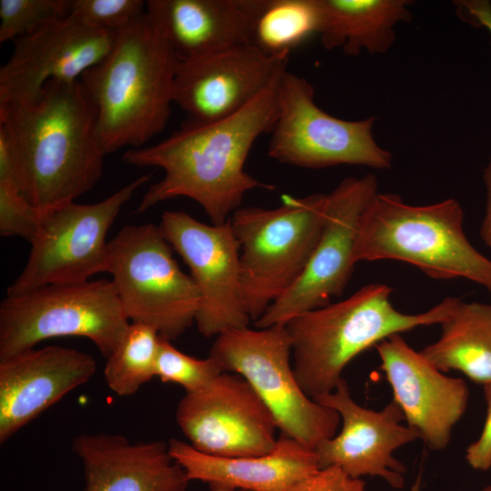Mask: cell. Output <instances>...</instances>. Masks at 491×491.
<instances>
[{
	"label": "cell",
	"mask_w": 491,
	"mask_h": 491,
	"mask_svg": "<svg viewBox=\"0 0 491 491\" xmlns=\"http://www.w3.org/2000/svg\"><path fill=\"white\" fill-rule=\"evenodd\" d=\"M282 73L247 105L227 118L200 125L185 123L156 145L126 150L122 155L125 163L157 166L165 172L164 177L145 193L137 212L185 196L204 208L212 224L223 225L240 207L246 192L258 187L274 189V185L247 174L245 164L256 139L273 129Z\"/></svg>",
	"instance_id": "cell-1"
},
{
	"label": "cell",
	"mask_w": 491,
	"mask_h": 491,
	"mask_svg": "<svg viewBox=\"0 0 491 491\" xmlns=\"http://www.w3.org/2000/svg\"><path fill=\"white\" fill-rule=\"evenodd\" d=\"M0 127L15 153L20 190L39 209L75 201L102 176L107 154L79 80H51L32 102L0 103Z\"/></svg>",
	"instance_id": "cell-2"
},
{
	"label": "cell",
	"mask_w": 491,
	"mask_h": 491,
	"mask_svg": "<svg viewBox=\"0 0 491 491\" xmlns=\"http://www.w3.org/2000/svg\"><path fill=\"white\" fill-rule=\"evenodd\" d=\"M178 61L145 13L117 31L108 54L81 75L106 154L141 148L165 128Z\"/></svg>",
	"instance_id": "cell-3"
},
{
	"label": "cell",
	"mask_w": 491,
	"mask_h": 491,
	"mask_svg": "<svg viewBox=\"0 0 491 491\" xmlns=\"http://www.w3.org/2000/svg\"><path fill=\"white\" fill-rule=\"evenodd\" d=\"M392 290L386 284H369L286 324L292 339L293 369L308 396L315 399L332 392L345 367L362 352L392 335L440 325L461 301L447 296L427 311L405 314L392 305Z\"/></svg>",
	"instance_id": "cell-4"
},
{
	"label": "cell",
	"mask_w": 491,
	"mask_h": 491,
	"mask_svg": "<svg viewBox=\"0 0 491 491\" xmlns=\"http://www.w3.org/2000/svg\"><path fill=\"white\" fill-rule=\"evenodd\" d=\"M463 221L454 198L411 205L397 195L378 192L362 215L354 262L402 261L431 278H466L491 293V260L468 241Z\"/></svg>",
	"instance_id": "cell-5"
},
{
	"label": "cell",
	"mask_w": 491,
	"mask_h": 491,
	"mask_svg": "<svg viewBox=\"0 0 491 491\" xmlns=\"http://www.w3.org/2000/svg\"><path fill=\"white\" fill-rule=\"evenodd\" d=\"M282 199L275 208L239 207L230 219L240 247L243 298L254 322L301 277L325 224L326 194Z\"/></svg>",
	"instance_id": "cell-6"
},
{
	"label": "cell",
	"mask_w": 491,
	"mask_h": 491,
	"mask_svg": "<svg viewBox=\"0 0 491 491\" xmlns=\"http://www.w3.org/2000/svg\"><path fill=\"white\" fill-rule=\"evenodd\" d=\"M209 356L223 372L247 380L271 411L281 434L311 450L336 435L341 421L338 413L308 396L297 382L286 325L226 330L216 336Z\"/></svg>",
	"instance_id": "cell-7"
},
{
	"label": "cell",
	"mask_w": 491,
	"mask_h": 491,
	"mask_svg": "<svg viewBox=\"0 0 491 491\" xmlns=\"http://www.w3.org/2000/svg\"><path fill=\"white\" fill-rule=\"evenodd\" d=\"M126 316L112 280L51 285L0 306V359L58 336H82L108 357L124 337Z\"/></svg>",
	"instance_id": "cell-8"
},
{
	"label": "cell",
	"mask_w": 491,
	"mask_h": 491,
	"mask_svg": "<svg viewBox=\"0 0 491 491\" xmlns=\"http://www.w3.org/2000/svg\"><path fill=\"white\" fill-rule=\"evenodd\" d=\"M159 225H125L108 243L107 273L129 320L172 341L195 322L200 295Z\"/></svg>",
	"instance_id": "cell-9"
},
{
	"label": "cell",
	"mask_w": 491,
	"mask_h": 491,
	"mask_svg": "<svg viewBox=\"0 0 491 491\" xmlns=\"http://www.w3.org/2000/svg\"><path fill=\"white\" fill-rule=\"evenodd\" d=\"M150 180L142 175L105 199L89 205L67 202L45 210L28 260L7 288V296L46 286L79 284L106 272L107 232L122 207Z\"/></svg>",
	"instance_id": "cell-10"
},
{
	"label": "cell",
	"mask_w": 491,
	"mask_h": 491,
	"mask_svg": "<svg viewBox=\"0 0 491 491\" xmlns=\"http://www.w3.org/2000/svg\"><path fill=\"white\" fill-rule=\"evenodd\" d=\"M277 116L267 155L282 164L304 168L339 165L390 169L392 155L376 142L374 117L336 118L315 103V89L303 76L286 69L279 79Z\"/></svg>",
	"instance_id": "cell-11"
},
{
	"label": "cell",
	"mask_w": 491,
	"mask_h": 491,
	"mask_svg": "<svg viewBox=\"0 0 491 491\" xmlns=\"http://www.w3.org/2000/svg\"><path fill=\"white\" fill-rule=\"evenodd\" d=\"M377 193L376 176L366 174L346 177L326 194L323 231L306 270L254 322L257 328L286 325L343 294L356 265L353 254L362 215Z\"/></svg>",
	"instance_id": "cell-12"
},
{
	"label": "cell",
	"mask_w": 491,
	"mask_h": 491,
	"mask_svg": "<svg viewBox=\"0 0 491 491\" xmlns=\"http://www.w3.org/2000/svg\"><path fill=\"white\" fill-rule=\"evenodd\" d=\"M159 228L190 270L200 295L195 317L205 337L248 326L243 298L240 247L230 219L207 225L183 211H165Z\"/></svg>",
	"instance_id": "cell-13"
},
{
	"label": "cell",
	"mask_w": 491,
	"mask_h": 491,
	"mask_svg": "<svg viewBox=\"0 0 491 491\" xmlns=\"http://www.w3.org/2000/svg\"><path fill=\"white\" fill-rule=\"evenodd\" d=\"M175 419L194 448L215 456L265 455L278 439L271 411L235 373L222 372L205 386L185 393L177 404Z\"/></svg>",
	"instance_id": "cell-14"
},
{
	"label": "cell",
	"mask_w": 491,
	"mask_h": 491,
	"mask_svg": "<svg viewBox=\"0 0 491 491\" xmlns=\"http://www.w3.org/2000/svg\"><path fill=\"white\" fill-rule=\"evenodd\" d=\"M288 55L267 54L249 43L178 61L174 103L187 114L188 124L227 118L242 110L286 69Z\"/></svg>",
	"instance_id": "cell-15"
},
{
	"label": "cell",
	"mask_w": 491,
	"mask_h": 491,
	"mask_svg": "<svg viewBox=\"0 0 491 491\" xmlns=\"http://www.w3.org/2000/svg\"><path fill=\"white\" fill-rule=\"evenodd\" d=\"M315 400L336 410L342 421L340 433L314 450L320 468L337 466L357 478L379 476L390 486L402 488L406 468L394 452L420 436L402 425L405 417L400 406L392 400L380 411L366 408L352 398L344 378L332 392Z\"/></svg>",
	"instance_id": "cell-16"
},
{
	"label": "cell",
	"mask_w": 491,
	"mask_h": 491,
	"mask_svg": "<svg viewBox=\"0 0 491 491\" xmlns=\"http://www.w3.org/2000/svg\"><path fill=\"white\" fill-rule=\"evenodd\" d=\"M115 33L68 15L14 40L13 53L0 68V103L32 102L51 80H79L108 54Z\"/></svg>",
	"instance_id": "cell-17"
},
{
	"label": "cell",
	"mask_w": 491,
	"mask_h": 491,
	"mask_svg": "<svg viewBox=\"0 0 491 491\" xmlns=\"http://www.w3.org/2000/svg\"><path fill=\"white\" fill-rule=\"evenodd\" d=\"M376 348L380 369L407 426L418 432L431 450L445 449L467 407L469 390L465 380L445 376L401 334L388 336Z\"/></svg>",
	"instance_id": "cell-18"
},
{
	"label": "cell",
	"mask_w": 491,
	"mask_h": 491,
	"mask_svg": "<svg viewBox=\"0 0 491 491\" xmlns=\"http://www.w3.org/2000/svg\"><path fill=\"white\" fill-rule=\"evenodd\" d=\"M95 370L91 355L59 346L0 359V443L88 382Z\"/></svg>",
	"instance_id": "cell-19"
},
{
	"label": "cell",
	"mask_w": 491,
	"mask_h": 491,
	"mask_svg": "<svg viewBox=\"0 0 491 491\" xmlns=\"http://www.w3.org/2000/svg\"><path fill=\"white\" fill-rule=\"evenodd\" d=\"M266 0H148L145 15L179 61L252 41Z\"/></svg>",
	"instance_id": "cell-20"
},
{
	"label": "cell",
	"mask_w": 491,
	"mask_h": 491,
	"mask_svg": "<svg viewBox=\"0 0 491 491\" xmlns=\"http://www.w3.org/2000/svg\"><path fill=\"white\" fill-rule=\"evenodd\" d=\"M73 451L82 462L84 491H186L190 480L161 440L130 442L118 434H81Z\"/></svg>",
	"instance_id": "cell-21"
},
{
	"label": "cell",
	"mask_w": 491,
	"mask_h": 491,
	"mask_svg": "<svg viewBox=\"0 0 491 491\" xmlns=\"http://www.w3.org/2000/svg\"><path fill=\"white\" fill-rule=\"evenodd\" d=\"M168 446L188 479L206 484L210 491H284L320 468L314 450L284 434L271 452L261 456H211L175 438Z\"/></svg>",
	"instance_id": "cell-22"
},
{
	"label": "cell",
	"mask_w": 491,
	"mask_h": 491,
	"mask_svg": "<svg viewBox=\"0 0 491 491\" xmlns=\"http://www.w3.org/2000/svg\"><path fill=\"white\" fill-rule=\"evenodd\" d=\"M407 0H318V33L324 48H341L346 55L362 50L385 54L395 42V26L409 22Z\"/></svg>",
	"instance_id": "cell-23"
},
{
	"label": "cell",
	"mask_w": 491,
	"mask_h": 491,
	"mask_svg": "<svg viewBox=\"0 0 491 491\" xmlns=\"http://www.w3.org/2000/svg\"><path fill=\"white\" fill-rule=\"evenodd\" d=\"M440 326V337L421 354L442 372L456 370L477 384L491 383V304L461 300Z\"/></svg>",
	"instance_id": "cell-24"
},
{
	"label": "cell",
	"mask_w": 491,
	"mask_h": 491,
	"mask_svg": "<svg viewBox=\"0 0 491 491\" xmlns=\"http://www.w3.org/2000/svg\"><path fill=\"white\" fill-rule=\"evenodd\" d=\"M319 21L318 0H266L251 43L267 54H289L318 33Z\"/></svg>",
	"instance_id": "cell-25"
},
{
	"label": "cell",
	"mask_w": 491,
	"mask_h": 491,
	"mask_svg": "<svg viewBox=\"0 0 491 491\" xmlns=\"http://www.w3.org/2000/svg\"><path fill=\"white\" fill-rule=\"evenodd\" d=\"M159 342L153 326L132 322L106 358L104 376L108 387L118 396H130L155 376Z\"/></svg>",
	"instance_id": "cell-26"
},
{
	"label": "cell",
	"mask_w": 491,
	"mask_h": 491,
	"mask_svg": "<svg viewBox=\"0 0 491 491\" xmlns=\"http://www.w3.org/2000/svg\"><path fill=\"white\" fill-rule=\"evenodd\" d=\"M215 359H198L176 349L160 336L155 376L162 382L180 385L185 393L196 391L222 373Z\"/></svg>",
	"instance_id": "cell-27"
},
{
	"label": "cell",
	"mask_w": 491,
	"mask_h": 491,
	"mask_svg": "<svg viewBox=\"0 0 491 491\" xmlns=\"http://www.w3.org/2000/svg\"><path fill=\"white\" fill-rule=\"evenodd\" d=\"M71 0H0V42L14 41L69 15Z\"/></svg>",
	"instance_id": "cell-28"
},
{
	"label": "cell",
	"mask_w": 491,
	"mask_h": 491,
	"mask_svg": "<svg viewBox=\"0 0 491 491\" xmlns=\"http://www.w3.org/2000/svg\"><path fill=\"white\" fill-rule=\"evenodd\" d=\"M145 13L142 0H71L69 15L91 28L115 33Z\"/></svg>",
	"instance_id": "cell-29"
},
{
	"label": "cell",
	"mask_w": 491,
	"mask_h": 491,
	"mask_svg": "<svg viewBox=\"0 0 491 491\" xmlns=\"http://www.w3.org/2000/svg\"><path fill=\"white\" fill-rule=\"evenodd\" d=\"M45 210L33 205L12 184L0 181V235L29 243L39 230Z\"/></svg>",
	"instance_id": "cell-30"
},
{
	"label": "cell",
	"mask_w": 491,
	"mask_h": 491,
	"mask_svg": "<svg viewBox=\"0 0 491 491\" xmlns=\"http://www.w3.org/2000/svg\"><path fill=\"white\" fill-rule=\"evenodd\" d=\"M284 491H367L366 483L337 466L319 468Z\"/></svg>",
	"instance_id": "cell-31"
},
{
	"label": "cell",
	"mask_w": 491,
	"mask_h": 491,
	"mask_svg": "<svg viewBox=\"0 0 491 491\" xmlns=\"http://www.w3.org/2000/svg\"><path fill=\"white\" fill-rule=\"evenodd\" d=\"M483 388L486 416L479 437L466 449V459L472 468L486 471L491 467V383Z\"/></svg>",
	"instance_id": "cell-32"
},
{
	"label": "cell",
	"mask_w": 491,
	"mask_h": 491,
	"mask_svg": "<svg viewBox=\"0 0 491 491\" xmlns=\"http://www.w3.org/2000/svg\"><path fill=\"white\" fill-rule=\"evenodd\" d=\"M454 3L462 18L486 28L491 35V3L488 0H460Z\"/></svg>",
	"instance_id": "cell-33"
},
{
	"label": "cell",
	"mask_w": 491,
	"mask_h": 491,
	"mask_svg": "<svg viewBox=\"0 0 491 491\" xmlns=\"http://www.w3.org/2000/svg\"><path fill=\"white\" fill-rule=\"evenodd\" d=\"M483 180L486 186V202L479 234L484 243L491 247V159L484 171Z\"/></svg>",
	"instance_id": "cell-34"
},
{
	"label": "cell",
	"mask_w": 491,
	"mask_h": 491,
	"mask_svg": "<svg viewBox=\"0 0 491 491\" xmlns=\"http://www.w3.org/2000/svg\"><path fill=\"white\" fill-rule=\"evenodd\" d=\"M409 491H422V476L418 474Z\"/></svg>",
	"instance_id": "cell-35"
},
{
	"label": "cell",
	"mask_w": 491,
	"mask_h": 491,
	"mask_svg": "<svg viewBox=\"0 0 491 491\" xmlns=\"http://www.w3.org/2000/svg\"><path fill=\"white\" fill-rule=\"evenodd\" d=\"M483 491H491V486H487L486 487Z\"/></svg>",
	"instance_id": "cell-36"
}]
</instances>
